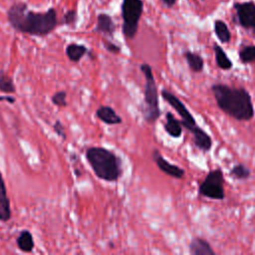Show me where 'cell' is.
<instances>
[{
    "label": "cell",
    "instance_id": "obj_1",
    "mask_svg": "<svg viewBox=\"0 0 255 255\" xmlns=\"http://www.w3.org/2000/svg\"><path fill=\"white\" fill-rule=\"evenodd\" d=\"M8 22L18 32L32 36H46L57 26V12L50 8L45 12L29 10L24 2L14 3L7 11Z\"/></svg>",
    "mask_w": 255,
    "mask_h": 255
},
{
    "label": "cell",
    "instance_id": "obj_2",
    "mask_svg": "<svg viewBox=\"0 0 255 255\" xmlns=\"http://www.w3.org/2000/svg\"><path fill=\"white\" fill-rule=\"evenodd\" d=\"M211 92L217 107L227 116L240 122H249L255 116L251 95L245 88L213 84Z\"/></svg>",
    "mask_w": 255,
    "mask_h": 255
},
{
    "label": "cell",
    "instance_id": "obj_3",
    "mask_svg": "<svg viewBox=\"0 0 255 255\" xmlns=\"http://www.w3.org/2000/svg\"><path fill=\"white\" fill-rule=\"evenodd\" d=\"M86 159L98 178L115 182L122 177L123 160L113 150L103 146H91L86 150Z\"/></svg>",
    "mask_w": 255,
    "mask_h": 255
},
{
    "label": "cell",
    "instance_id": "obj_4",
    "mask_svg": "<svg viewBox=\"0 0 255 255\" xmlns=\"http://www.w3.org/2000/svg\"><path fill=\"white\" fill-rule=\"evenodd\" d=\"M160 96L179 115V117L181 118L180 122L182 127L185 128L192 134L193 144L198 149L204 152L210 150L212 147V138L204 129H202L197 125L192 114L185 107L182 101L178 99L173 93L165 89H162L160 91Z\"/></svg>",
    "mask_w": 255,
    "mask_h": 255
},
{
    "label": "cell",
    "instance_id": "obj_5",
    "mask_svg": "<svg viewBox=\"0 0 255 255\" xmlns=\"http://www.w3.org/2000/svg\"><path fill=\"white\" fill-rule=\"evenodd\" d=\"M139 70L144 77L143 102L141 106L142 118L147 124H154L161 116L157 85L149 64L142 63L139 66Z\"/></svg>",
    "mask_w": 255,
    "mask_h": 255
},
{
    "label": "cell",
    "instance_id": "obj_6",
    "mask_svg": "<svg viewBox=\"0 0 255 255\" xmlns=\"http://www.w3.org/2000/svg\"><path fill=\"white\" fill-rule=\"evenodd\" d=\"M143 11L142 0H123L122 31L127 39H133L138 30V22Z\"/></svg>",
    "mask_w": 255,
    "mask_h": 255
},
{
    "label": "cell",
    "instance_id": "obj_7",
    "mask_svg": "<svg viewBox=\"0 0 255 255\" xmlns=\"http://www.w3.org/2000/svg\"><path fill=\"white\" fill-rule=\"evenodd\" d=\"M198 193L203 197L215 200H223L225 198L224 174L221 168L208 171L205 178L199 184Z\"/></svg>",
    "mask_w": 255,
    "mask_h": 255
},
{
    "label": "cell",
    "instance_id": "obj_8",
    "mask_svg": "<svg viewBox=\"0 0 255 255\" xmlns=\"http://www.w3.org/2000/svg\"><path fill=\"white\" fill-rule=\"evenodd\" d=\"M237 23L245 29L255 30V2H235L233 5Z\"/></svg>",
    "mask_w": 255,
    "mask_h": 255
},
{
    "label": "cell",
    "instance_id": "obj_9",
    "mask_svg": "<svg viewBox=\"0 0 255 255\" xmlns=\"http://www.w3.org/2000/svg\"><path fill=\"white\" fill-rule=\"evenodd\" d=\"M152 159L155 162V164L157 165V167L165 174H167L170 177L179 179L182 178L185 174V170L183 168H181L180 166L170 163L168 160H166L161 153L159 152L158 149H153L152 153H151Z\"/></svg>",
    "mask_w": 255,
    "mask_h": 255
},
{
    "label": "cell",
    "instance_id": "obj_10",
    "mask_svg": "<svg viewBox=\"0 0 255 255\" xmlns=\"http://www.w3.org/2000/svg\"><path fill=\"white\" fill-rule=\"evenodd\" d=\"M12 215L11 203L7 195L6 183L0 170V221L7 222L10 220Z\"/></svg>",
    "mask_w": 255,
    "mask_h": 255
},
{
    "label": "cell",
    "instance_id": "obj_11",
    "mask_svg": "<svg viewBox=\"0 0 255 255\" xmlns=\"http://www.w3.org/2000/svg\"><path fill=\"white\" fill-rule=\"evenodd\" d=\"M96 117L106 125H120L123 123V119L117 112L110 106H101L96 111Z\"/></svg>",
    "mask_w": 255,
    "mask_h": 255
},
{
    "label": "cell",
    "instance_id": "obj_12",
    "mask_svg": "<svg viewBox=\"0 0 255 255\" xmlns=\"http://www.w3.org/2000/svg\"><path fill=\"white\" fill-rule=\"evenodd\" d=\"M188 251L191 255H216L210 243L201 237H194L188 245Z\"/></svg>",
    "mask_w": 255,
    "mask_h": 255
},
{
    "label": "cell",
    "instance_id": "obj_13",
    "mask_svg": "<svg viewBox=\"0 0 255 255\" xmlns=\"http://www.w3.org/2000/svg\"><path fill=\"white\" fill-rule=\"evenodd\" d=\"M163 128L169 136L173 138H178L182 134L183 127L181 125V122L177 120L171 112H167L165 114V123L163 125Z\"/></svg>",
    "mask_w": 255,
    "mask_h": 255
},
{
    "label": "cell",
    "instance_id": "obj_14",
    "mask_svg": "<svg viewBox=\"0 0 255 255\" xmlns=\"http://www.w3.org/2000/svg\"><path fill=\"white\" fill-rule=\"evenodd\" d=\"M95 31L112 37L116 31V25L112 17L106 13L99 14L97 17V25Z\"/></svg>",
    "mask_w": 255,
    "mask_h": 255
},
{
    "label": "cell",
    "instance_id": "obj_15",
    "mask_svg": "<svg viewBox=\"0 0 255 255\" xmlns=\"http://www.w3.org/2000/svg\"><path fill=\"white\" fill-rule=\"evenodd\" d=\"M183 57L188 65V68L193 73H201L203 71L204 60L198 53L187 50V51H184Z\"/></svg>",
    "mask_w": 255,
    "mask_h": 255
},
{
    "label": "cell",
    "instance_id": "obj_16",
    "mask_svg": "<svg viewBox=\"0 0 255 255\" xmlns=\"http://www.w3.org/2000/svg\"><path fill=\"white\" fill-rule=\"evenodd\" d=\"M16 244L17 247L25 253H30L33 251L34 246H35V242H34V238L32 233L27 230L24 229L20 232V234L18 235V237L16 238Z\"/></svg>",
    "mask_w": 255,
    "mask_h": 255
},
{
    "label": "cell",
    "instance_id": "obj_17",
    "mask_svg": "<svg viewBox=\"0 0 255 255\" xmlns=\"http://www.w3.org/2000/svg\"><path fill=\"white\" fill-rule=\"evenodd\" d=\"M213 51H214V56H215V62L216 65L219 69L223 71H229L233 67L232 61L229 59L223 48L217 44L213 45Z\"/></svg>",
    "mask_w": 255,
    "mask_h": 255
},
{
    "label": "cell",
    "instance_id": "obj_18",
    "mask_svg": "<svg viewBox=\"0 0 255 255\" xmlns=\"http://www.w3.org/2000/svg\"><path fill=\"white\" fill-rule=\"evenodd\" d=\"M88 53V48L85 45L71 43L66 47V55L71 62L78 63Z\"/></svg>",
    "mask_w": 255,
    "mask_h": 255
},
{
    "label": "cell",
    "instance_id": "obj_19",
    "mask_svg": "<svg viewBox=\"0 0 255 255\" xmlns=\"http://www.w3.org/2000/svg\"><path fill=\"white\" fill-rule=\"evenodd\" d=\"M214 33L221 43H229L231 40V32L227 24L222 20L214 22Z\"/></svg>",
    "mask_w": 255,
    "mask_h": 255
},
{
    "label": "cell",
    "instance_id": "obj_20",
    "mask_svg": "<svg viewBox=\"0 0 255 255\" xmlns=\"http://www.w3.org/2000/svg\"><path fill=\"white\" fill-rule=\"evenodd\" d=\"M239 60L242 64H255V45H244L239 50Z\"/></svg>",
    "mask_w": 255,
    "mask_h": 255
},
{
    "label": "cell",
    "instance_id": "obj_21",
    "mask_svg": "<svg viewBox=\"0 0 255 255\" xmlns=\"http://www.w3.org/2000/svg\"><path fill=\"white\" fill-rule=\"evenodd\" d=\"M229 174L236 180H246L251 176V170L243 163H236L231 167Z\"/></svg>",
    "mask_w": 255,
    "mask_h": 255
},
{
    "label": "cell",
    "instance_id": "obj_22",
    "mask_svg": "<svg viewBox=\"0 0 255 255\" xmlns=\"http://www.w3.org/2000/svg\"><path fill=\"white\" fill-rule=\"evenodd\" d=\"M0 92L4 94H14L16 92L13 79L4 70H0Z\"/></svg>",
    "mask_w": 255,
    "mask_h": 255
},
{
    "label": "cell",
    "instance_id": "obj_23",
    "mask_svg": "<svg viewBox=\"0 0 255 255\" xmlns=\"http://www.w3.org/2000/svg\"><path fill=\"white\" fill-rule=\"evenodd\" d=\"M51 101L57 107H60V108L67 107V105H68V103H67V93L65 91H58L52 96Z\"/></svg>",
    "mask_w": 255,
    "mask_h": 255
},
{
    "label": "cell",
    "instance_id": "obj_24",
    "mask_svg": "<svg viewBox=\"0 0 255 255\" xmlns=\"http://www.w3.org/2000/svg\"><path fill=\"white\" fill-rule=\"evenodd\" d=\"M103 44H104L105 49H106L108 52L112 53V54L118 55V54H120L121 51H122V48H121L119 45H117V44H115V43H113V42H111V41H109V40H103Z\"/></svg>",
    "mask_w": 255,
    "mask_h": 255
},
{
    "label": "cell",
    "instance_id": "obj_25",
    "mask_svg": "<svg viewBox=\"0 0 255 255\" xmlns=\"http://www.w3.org/2000/svg\"><path fill=\"white\" fill-rule=\"evenodd\" d=\"M53 129H54V131H55L62 139L65 140V139L67 138V133H66V130H65V127H64V125L62 124L61 121L57 120V121L54 123V125H53Z\"/></svg>",
    "mask_w": 255,
    "mask_h": 255
},
{
    "label": "cell",
    "instance_id": "obj_26",
    "mask_svg": "<svg viewBox=\"0 0 255 255\" xmlns=\"http://www.w3.org/2000/svg\"><path fill=\"white\" fill-rule=\"evenodd\" d=\"M77 20V12L76 10H69L66 12V14L63 17V23L66 25H72L75 24Z\"/></svg>",
    "mask_w": 255,
    "mask_h": 255
},
{
    "label": "cell",
    "instance_id": "obj_27",
    "mask_svg": "<svg viewBox=\"0 0 255 255\" xmlns=\"http://www.w3.org/2000/svg\"><path fill=\"white\" fill-rule=\"evenodd\" d=\"M3 101L8 102L9 104H14L16 99L13 96H0V102H3Z\"/></svg>",
    "mask_w": 255,
    "mask_h": 255
},
{
    "label": "cell",
    "instance_id": "obj_28",
    "mask_svg": "<svg viewBox=\"0 0 255 255\" xmlns=\"http://www.w3.org/2000/svg\"><path fill=\"white\" fill-rule=\"evenodd\" d=\"M161 2L166 6V7H172L174 4H175V2H176V0H161Z\"/></svg>",
    "mask_w": 255,
    "mask_h": 255
}]
</instances>
